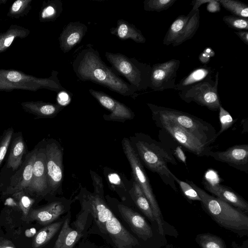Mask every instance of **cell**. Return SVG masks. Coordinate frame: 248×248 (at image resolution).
I'll list each match as a JSON object with an SVG mask.
<instances>
[{
  "label": "cell",
  "instance_id": "obj_1",
  "mask_svg": "<svg viewBox=\"0 0 248 248\" xmlns=\"http://www.w3.org/2000/svg\"><path fill=\"white\" fill-rule=\"evenodd\" d=\"M77 78L91 81L124 96L134 97L137 89L125 81L111 67L102 61L99 52L88 44L78 53L72 63Z\"/></svg>",
  "mask_w": 248,
  "mask_h": 248
},
{
  "label": "cell",
  "instance_id": "obj_2",
  "mask_svg": "<svg viewBox=\"0 0 248 248\" xmlns=\"http://www.w3.org/2000/svg\"><path fill=\"white\" fill-rule=\"evenodd\" d=\"M77 198L82 208L91 214L100 230L110 237L117 248H133L139 244L113 215L103 196L81 187Z\"/></svg>",
  "mask_w": 248,
  "mask_h": 248
},
{
  "label": "cell",
  "instance_id": "obj_3",
  "mask_svg": "<svg viewBox=\"0 0 248 248\" xmlns=\"http://www.w3.org/2000/svg\"><path fill=\"white\" fill-rule=\"evenodd\" d=\"M140 161L150 171L157 173L162 181L177 191L175 182L168 167L178 162L172 153L147 134L135 133L128 139Z\"/></svg>",
  "mask_w": 248,
  "mask_h": 248
},
{
  "label": "cell",
  "instance_id": "obj_4",
  "mask_svg": "<svg viewBox=\"0 0 248 248\" xmlns=\"http://www.w3.org/2000/svg\"><path fill=\"white\" fill-rule=\"evenodd\" d=\"M186 182L196 191L203 208L219 226L240 235L247 234L248 217L243 212L209 195L192 181L186 179Z\"/></svg>",
  "mask_w": 248,
  "mask_h": 248
},
{
  "label": "cell",
  "instance_id": "obj_5",
  "mask_svg": "<svg viewBox=\"0 0 248 248\" xmlns=\"http://www.w3.org/2000/svg\"><path fill=\"white\" fill-rule=\"evenodd\" d=\"M152 115L171 121L209 146L217 138V132L209 123L189 113L171 108L147 103Z\"/></svg>",
  "mask_w": 248,
  "mask_h": 248
},
{
  "label": "cell",
  "instance_id": "obj_6",
  "mask_svg": "<svg viewBox=\"0 0 248 248\" xmlns=\"http://www.w3.org/2000/svg\"><path fill=\"white\" fill-rule=\"evenodd\" d=\"M105 57L114 70L124 76L138 91L150 88L152 66L120 53L106 52Z\"/></svg>",
  "mask_w": 248,
  "mask_h": 248
},
{
  "label": "cell",
  "instance_id": "obj_7",
  "mask_svg": "<svg viewBox=\"0 0 248 248\" xmlns=\"http://www.w3.org/2000/svg\"><path fill=\"white\" fill-rule=\"evenodd\" d=\"M122 145L131 167L133 180L139 185L149 201L155 220L157 223L159 233L163 235L164 231L161 213L143 166L128 138L123 139Z\"/></svg>",
  "mask_w": 248,
  "mask_h": 248
},
{
  "label": "cell",
  "instance_id": "obj_8",
  "mask_svg": "<svg viewBox=\"0 0 248 248\" xmlns=\"http://www.w3.org/2000/svg\"><path fill=\"white\" fill-rule=\"evenodd\" d=\"M189 89L179 91L180 98L186 103L194 102L212 111H217L221 105L218 93L219 72Z\"/></svg>",
  "mask_w": 248,
  "mask_h": 248
},
{
  "label": "cell",
  "instance_id": "obj_9",
  "mask_svg": "<svg viewBox=\"0 0 248 248\" xmlns=\"http://www.w3.org/2000/svg\"><path fill=\"white\" fill-rule=\"evenodd\" d=\"M152 116L157 126L165 130L187 151L199 157H209L212 151L209 146L204 144L197 137L175 123L155 115Z\"/></svg>",
  "mask_w": 248,
  "mask_h": 248
},
{
  "label": "cell",
  "instance_id": "obj_10",
  "mask_svg": "<svg viewBox=\"0 0 248 248\" xmlns=\"http://www.w3.org/2000/svg\"><path fill=\"white\" fill-rule=\"evenodd\" d=\"M49 193L61 192L63 178V151L57 141H48L45 147Z\"/></svg>",
  "mask_w": 248,
  "mask_h": 248
},
{
  "label": "cell",
  "instance_id": "obj_11",
  "mask_svg": "<svg viewBox=\"0 0 248 248\" xmlns=\"http://www.w3.org/2000/svg\"><path fill=\"white\" fill-rule=\"evenodd\" d=\"M180 61L172 59L152 66L150 88L153 91L174 89Z\"/></svg>",
  "mask_w": 248,
  "mask_h": 248
},
{
  "label": "cell",
  "instance_id": "obj_12",
  "mask_svg": "<svg viewBox=\"0 0 248 248\" xmlns=\"http://www.w3.org/2000/svg\"><path fill=\"white\" fill-rule=\"evenodd\" d=\"M89 92L103 107L110 112L108 115H103L105 120L124 122L134 118L135 113L129 108L106 93L93 89H90Z\"/></svg>",
  "mask_w": 248,
  "mask_h": 248
},
{
  "label": "cell",
  "instance_id": "obj_13",
  "mask_svg": "<svg viewBox=\"0 0 248 248\" xmlns=\"http://www.w3.org/2000/svg\"><path fill=\"white\" fill-rule=\"evenodd\" d=\"M25 192L38 196L49 193L45 148L37 149L31 180Z\"/></svg>",
  "mask_w": 248,
  "mask_h": 248
},
{
  "label": "cell",
  "instance_id": "obj_14",
  "mask_svg": "<svg viewBox=\"0 0 248 248\" xmlns=\"http://www.w3.org/2000/svg\"><path fill=\"white\" fill-rule=\"evenodd\" d=\"M37 151V148L34 149L26 155L22 165L11 177L9 185L3 193L4 196L19 191H26L31 180Z\"/></svg>",
  "mask_w": 248,
  "mask_h": 248
},
{
  "label": "cell",
  "instance_id": "obj_15",
  "mask_svg": "<svg viewBox=\"0 0 248 248\" xmlns=\"http://www.w3.org/2000/svg\"><path fill=\"white\" fill-rule=\"evenodd\" d=\"M209 156L225 163L236 169L247 173L248 170V145L232 146L224 151H211Z\"/></svg>",
  "mask_w": 248,
  "mask_h": 248
},
{
  "label": "cell",
  "instance_id": "obj_16",
  "mask_svg": "<svg viewBox=\"0 0 248 248\" xmlns=\"http://www.w3.org/2000/svg\"><path fill=\"white\" fill-rule=\"evenodd\" d=\"M68 205V201H57L42 207L30 211L27 221H36L42 225H48L56 220L64 213Z\"/></svg>",
  "mask_w": 248,
  "mask_h": 248
},
{
  "label": "cell",
  "instance_id": "obj_17",
  "mask_svg": "<svg viewBox=\"0 0 248 248\" xmlns=\"http://www.w3.org/2000/svg\"><path fill=\"white\" fill-rule=\"evenodd\" d=\"M117 207L123 219L139 237L147 240L153 236L152 228L140 214L122 203Z\"/></svg>",
  "mask_w": 248,
  "mask_h": 248
},
{
  "label": "cell",
  "instance_id": "obj_18",
  "mask_svg": "<svg viewBox=\"0 0 248 248\" xmlns=\"http://www.w3.org/2000/svg\"><path fill=\"white\" fill-rule=\"evenodd\" d=\"M204 188L211 194L242 212L248 211V203L230 187L219 184L203 181Z\"/></svg>",
  "mask_w": 248,
  "mask_h": 248
},
{
  "label": "cell",
  "instance_id": "obj_19",
  "mask_svg": "<svg viewBox=\"0 0 248 248\" xmlns=\"http://www.w3.org/2000/svg\"><path fill=\"white\" fill-rule=\"evenodd\" d=\"M88 31L87 26L80 22H71L64 26L59 37L60 47L64 53L78 44Z\"/></svg>",
  "mask_w": 248,
  "mask_h": 248
},
{
  "label": "cell",
  "instance_id": "obj_20",
  "mask_svg": "<svg viewBox=\"0 0 248 248\" xmlns=\"http://www.w3.org/2000/svg\"><path fill=\"white\" fill-rule=\"evenodd\" d=\"M110 32L122 40L131 39L136 43L142 44L146 42L141 31L134 24L123 19L117 20L116 27L111 28Z\"/></svg>",
  "mask_w": 248,
  "mask_h": 248
},
{
  "label": "cell",
  "instance_id": "obj_21",
  "mask_svg": "<svg viewBox=\"0 0 248 248\" xmlns=\"http://www.w3.org/2000/svg\"><path fill=\"white\" fill-rule=\"evenodd\" d=\"M70 212L63 221L54 248H72L82 236V232L70 226Z\"/></svg>",
  "mask_w": 248,
  "mask_h": 248
},
{
  "label": "cell",
  "instance_id": "obj_22",
  "mask_svg": "<svg viewBox=\"0 0 248 248\" xmlns=\"http://www.w3.org/2000/svg\"><path fill=\"white\" fill-rule=\"evenodd\" d=\"M214 71V69L207 66L195 68L176 84L173 90L179 92L187 90L206 79L213 77L212 75Z\"/></svg>",
  "mask_w": 248,
  "mask_h": 248
},
{
  "label": "cell",
  "instance_id": "obj_23",
  "mask_svg": "<svg viewBox=\"0 0 248 248\" xmlns=\"http://www.w3.org/2000/svg\"><path fill=\"white\" fill-rule=\"evenodd\" d=\"M25 143L21 133L16 134L12 140L7 162V168L15 171L23 163V156L25 152Z\"/></svg>",
  "mask_w": 248,
  "mask_h": 248
},
{
  "label": "cell",
  "instance_id": "obj_24",
  "mask_svg": "<svg viewBox=\"0 0 248 248\" xmlns=\"http://www.w3.org/2000/svg\"><path fill=\"white\" fill-rule=\"evenodd\" d=\"M128 193L138 208L152 221H155L153 213L149 201L139 185L132 180Z\"/></svg>",
  "mask_w": 248,
  "mask_h": 248
},
{
  "label": "cell",
  "instance_id": "obj_25",
  "mask_svg": "<svg viewBox=\"0 0 248 248\" xmlns=\"http://www.w3.org/2000/svg\"><path fill=\"white\" fill-rule=\"evenodd\" d=\"M190 12V16L181 33L172 44L173 46H178L191 39L199 28L200 19L199 9L195 10L191 9Z\"/></svg>",
  "mask_w": 248,
  "mask_h": 248
},
{
  "label": "cell",
  "instance_id": "obj_26",
  "mask_svg": "<svg viewBox=\"0 0 248 248\" xmlns=\"http://www.w3.org/2000/svg\"><path fill=\"white\" fill-rule=\"evenodd\" d=\"M63 221L51 223L41 229L33 238V248H39L46 244L62 227Z\"/></svg>",
  "mask_w": 248,
  "mask_h": 248
},
{
  "label": "cell",
  "instance_id": "obj_27",
  "mask_svg": "<svg viewBox=\"0 0 248 248\" xmlns=\"http://www.w3.org/2000/svg\"><path fill=\"white\" fill-rule=\"evenodd\" d=\"M190 16V12L186 16L180 15L170 25L163 40L166 46L173 44L181 33L184 27Z\"/></svg>",
  "mask_w": 248,
  "mask_h": 248
},
{
  "label": "cell",
  "instance_id": "obj_28",
  "mask_svg": "<svg viewBox=\"0 0 248 248\" xmlns=\"http://www.w3.org/2000/svg\"><path fill=\"white\" fill-rule=\"evenodd\" d=\"M218 2L233 16L248 18V7L245 3L235 0H218Z\"/></svg>",
  "mask_w": 248,
  "mask_h": 248
},
{
  "label": "cell",
  "instance_id": "obj_29",
  "mask_svg": "<svg viewBox=\"0 0 248 248\" xmlns=\"http://www.w3.org/2000/svg\"><path fill=\"white\" fill-rule=\"evenodd\" d=\"M196 240L201 248H226L223 240L215 235L200 234L197 236Z\"/></svg>",
  "mask_w": 248,
  "mask_h": 248
},
{
  "label": "cell",
  "instance_id": "obj_30",
  "mask_svg": "<svg viewBox=\"0 0 248 248\" xmlns=\"http://www.w3.org/2000/svg\"><path fill=\"white\" fill-rule=\"evenodd\" d=\"M36 115L44 117H53L56 116L63 108L60 104H42L29 108Z\"/></svg>",
  "mask_w": 248,
  "mask_h": 248
},
{
  "label": "cell",
  "instance_id": "obj_31",
  "mask_svg": "<svg viewBox=\"0 0 248 248\" xmlns=\"http://www.w3.org/2000/svg\"><path fill=\"white\" fill-rule=\"evenodd\" d=\"M27 193L25 191L22 190L12 194L17 205L22 210L25 218H27L31 207L34 202V200L28 196Z\"/></svg>",
  "mask_w": 248,
  "mask_h": 248
},
{
  "label": "cell",
  "instance_id": "obj_32",
  "mask_svg": "<svg viewBox=\"0 0 248 248\" xmlns=\"http://www.w3.org/2000/svg\"><path fill=\"white\" fill-rule=\"evenodd\" d=\"M177 0H145L143 9L146 11L160 12L170 8Z\"/></svg>",
  "mask_w": 248,
  "mask_h": 248
},
{
  "label": "cell",
  "instance_id": "obj_33",
  "mask_svg": "<svg viewBox=\"0 0 248 248\" xmlns=\"http://www.w3.org/2000/svg\"><path fill=\"white\" fill-rule=\"evenodd\" d=\"M223 21L230 28L237 30H248V18H242L233 15L225 16Z\"/></svg>",
  "mask_w": 248,
  "mask_h": 248
},
{
  "label": "cell",
  "instance_id": "obj_34",
  "mask_svg": "<svg viewBox=\"0 0 248 248\" xmlns=\"http://www.w3.org/2000/svg\"><path fill=\"white\" fill-rule=\"evenodd\" d=\"M104 174L108 185L114 190L117 191L118 188H122L124 191L127 190L126 186L122 177L117 172L111 171V170L108 171L107 169H104Z\"/></svg>",
  "mask_w": 248,
  "mask_h": 248
},
{
  "label": "cell",
  "instance_id": "obj_35",
  "mask_svg": "<svg viewBox=\"0 0 248 248\" xmlns=\"http://www.w3.org/2000/svg\"><path fill=\"white\" fill-rule=\"evenodd\" d=\"M62 10V2L60 0H55L43 9L42 17L55 19L60 16Z\"/></svg>",
  "mask_w": 248,
  "mask_h": 248
},
{
  "label": "cell",
  "instance_id": "obj_36",
  "mask_svg": "<svg viewBox=\"0 0 248 248\" xmlns=\"http://www.w3.org/2000/svg\"><path fill=\"white\" fill-rule=\"evenodd\" d=\"M218 111L220 128L217 133V138L231 127L235 122L230 113L225 109L222 105L219 107Z\"/></svg>",
  "mask_w": 248,
  "mask_h": 248
},
{
  "label": "cell",
  "instance_id": "obj_37",
  "mask_svg": "<svg viewBox=\"0 0 248 248\" xmlns=\"http://www.w3.org/2000/svg\"><path fill=\"white\" fill-rule=\"evenodd\" d=\"M171 175L180 186V188L184 195L189 200L192 201H198L201 202V199L196 191L187 183L178 179L173 173Z\"/></svg>",
  "mask_w": 248,
  "mask_h": 248
},
{
  "label": "cell",
  "instance_id": "obj_38",
  "mask_svg": "<svg viewBox=\"0 0 248 248\" xmlns=\"http://www.w3.org/2000/svg\"><path fill=\"white\" fill-rule=\"evenodd\" d=\"M14 130L11 127L6 129L0 137V167L12 141Z\"/></svg>",
  "mask_w": 248,
  "mask_h": 248
},
{
  "label": "cell",
  "instance_id": "obj_39",
  "mask_svg": "<svg viewBox=\"0 0 248 248\" xmlns=\"http://www.w3.org/2000/svg\"><path fill=\"white\" fill-rule=\"evenodd\" d=\"M90 174L93 180L94 193L104 196L103 185L102 178L95 172L90 170Z\"/></svg>",
  "mask_w": 248,
  "mask_h": 248
},
{
  "label": "cell",
  "instance_id": "obj_40",
  "mask_svg": "<svg viewBox=\"0 0 248 248\" xmlns=\"http://www.w3.org/2000/svg\"><path fill=\"white\" fill-rule=\"evenodd\" d=\"M89 214V212L87 210L82 208V211L80 212L75 222V226L77 228L76 229L81 232H82L84 229L87 217Z\"/></svg>",
  "mask_w": 248,
  "mask_h": 248
},
{
  "label": "cell",
  "instance_id": "obj_41",
  "mask_svg": "<svg viewBox=\"0 0 248 248\" xmlns=\"http://www.w3.org/2000/svg\"><path fill=\"white\" fill-rule=\"evenodd\" d=\"M207 10L212 13L219 12L220 11V5L218 0H211L206 6Z\"/></svg>",
  "mask_w": 248,
  "mask_h": 248
},
{
  "label": "cell",
  "instance_id": "obj_42",
  "mask_svg": "<svg viewBox=\"0 0 248 248\" xmlns=\"http://www.w3.org/2000/svg\"><path fill=\"white\" fill-rule=\"evenodd\" d=\"M173 155L176 157L180 161L183 163L186 166V156L180 146L176 147Z\"/></svg>",
  "mask_w": 248,
  "mask_h": 248
},
{
  "label": "cell",
  "instance_id": "obj_43",
  "mask_svg": "<svg viewBox=\"0 0 248 248\" xmlns=\"http://www.w3.org/2000/svg\"><path fill=\"white\" fill-rule=\"evenodd\" d=\"M7 77L10 81L18 82L21 79V75L18 72L12 71L8 73Z\"/></svg>",
  "mask_w": 248,
  "mask_h": 248
},
{
  "label": "cell",
  "instance_id": "obj_44",
  "mask_svg": "<svg viewBox=\"0 0 248 248\" xmlns=\"http://www.w3.org/2000/svg\"><path fill=\"white\" fill-rule=\"evenodd\" d=\"M237 36L246 45H248V31H234Z\"/></svg>",
  "mask_w": 248,
  "mask_h": 248
},
{
  "label": "cell",
  "instance_id": "obj_45",
  "mask_svg": "<svg viewBox=\"0 0 248 248\" xmlns=\"http://www.w3.org/2000/svg\"><path fill=\"white\" fill-rule=\"evenodd\" d=\"M211 0H195L191 2V5H193L192 10H195L199 9L200 6L204 3H208Z\"/></svg>",
  "mask_w": 248,
  "mask_h": 248
},
{
  "label": "cell",
  "instance_id": "obj_46",
  "mask_svg": "<svg viewBox=\"0 0 248 248\" xmlns=\"http://www.w3.org/2000/svg\"><path fill=\"white\" fill-rule=\"evenodd\" d=\"M0 248H16L13 244L5 239H0Z\"/></svg>",
  "mask_w": 248,
  "mask_h": 248
},
{
  "label": "cell",
  "instance_id": "obj_47",
  "mask_svg": "<svg viewBox=\"0 0 248 248\" xmlns=\"http://www.w3.org/2000/svg\"><path fill=\"white\" fill-rule=\"evenodd\" d=\"M198 58L200 62L203 64L208 63L211 60V57L203 52L199 54Z\"/></svg>",
  "mask_w": 248,
  "mask_h": 248
},
{
  "label": "cell",
  "instance_id": "obj_48",
  "mask_svg": "<svg viewBox=\"0 0 248 248\" xmlns=\"http://www.w3.org/2000/svg\"><path fill=\"white\" fill-rule=\"evenodd\" d=\"M22 4V1L21 0H18L16 1L14 3V4L12 7V9L13 11L17 12V11H18L19 9H20V8L21 7Z\"/></svg>",
  "mask_w": 248,
  "mask_h": 248
},
{
  "label": "cell",
  "instance_id": "obj_49",
  "mask_svg": "<svg viewBox=\"0 0 248 248\" xmlns=\"http://www.w3.org/2000/svg\"><path fill=\"white\" fill-rule=\"evenodd\" d=\"M203 52L209 56L211 58L214 57L215 55V51L210 47L205 48L203 50Z\"/></svg>",
  "mask_w": 248,
  "mask_h": 248
},
{
  "label": "cell",
  "instance_id": "obj_50",
  "mask_svg": "<svg viewBox=\"0 0 248 248\" xmlns=\"http://www.w3.org/2000/svg\"><path fill=\"white\" fill-rule=\"evenodd\" d=\"M36 233V230L34 228H31L28 229L25 232V235L27 237H31L35 235Z\"/></svg>",
  "mask_w": 248,
  "mask_h": 248
},
{
  "label": "cell",
  "instance_id": "obj_51",
  "mask_svg": "<svg viewBox=\"0 0 248 248\" xmlns=\"http://www.w3.org/2000/svg\"><path fill=\"white\" fill-rule=\"evenodd\" d=\"M14 38V36H11L8 38H7L4 41V45L6 46H9L12 43L13 39Z\"/></svg>",
  "mask_w": 248,
  "mask_h": 248
}]
</instances>
